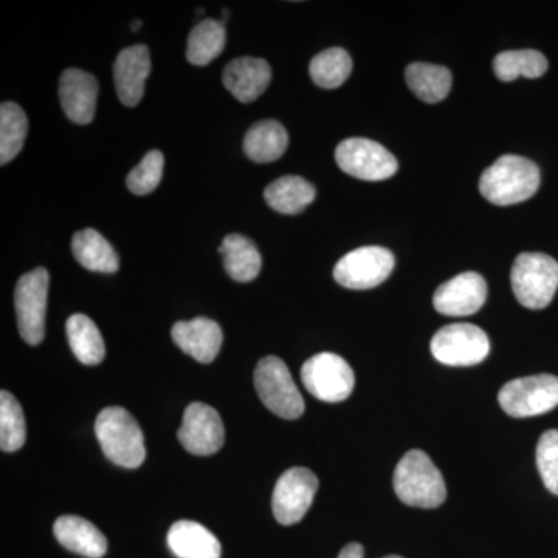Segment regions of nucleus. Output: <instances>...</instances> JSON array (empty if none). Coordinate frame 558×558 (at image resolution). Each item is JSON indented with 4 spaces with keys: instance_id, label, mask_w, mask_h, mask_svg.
Returning a JSON list of instances; mask_svg holds the SVG:
<instances>
[{
    "instance_id": "obj_3",
    "label": "nucleus",
    "mask_w": 558,
    "mask_h": 558,
    "mask_svg": "<svg viewBox=\"0 0 558 558\" xmlns=\"http://www.w3.org/2000/svg\"><path fill=\"white\" fill-rule=\"evenodd\" d=\"M95 435L102 453L113 464L137 469L145 462V436L130 411L121 407L102 410L95 422Z\"/></svg>"
},
{
    "instance_id": "obj_21",
    "label": "nucleus",
    "mask_w": 558,
    "mask_h": 558,
    "mask_svg": "<svg viewBox=\"0 0 558 558\" xmlns=\"http://www.w3.org/2000/svg\"><path fill=\"white\" fill-rule=\"evenodd\" d=\"M72 252L84 269L100 274H116L120 269L119 255L97 230L76 231L72 238Z\"/></svg>"
},
{
    "instance_id": "obj_23",
    "label": "nucleus",
    "mask_w": 558,
    "mask_h": 558,
    "mask_svg": "<svg viewBox=\"0 0 558 558\" xmlns=\"http://www.w3.org/2000/svg\"><path fill=\"white\" fill-rule=\"evenodd\" d=\"M407 84L411 92L424 102L436 105L449 97L453 76L444 65L413 62L405 70Z\"/></svg>"
},
{
    "instance_id": "obj_31",
    "label": "nucleus",
    "mask_w": 558,
    "mask_h": 558,
    "mask_svg": "<svg viewBox=\"0 0 558 558\" xmlns=\"http://www.w3.org/2000/svg\"><path fill=\"white\" fill-rule=\"evenodd\" d=\"M27 439L24 411L11 392H0V449L13 453L24 447Z\"/></svg>"
},
{
    "instance_id": "obj_18",
    "label": "nucleus",
    "mask_w": 558,
    "mask_h": 558,
    "mask_svg": "<svg viewBox=\"0 0 558 558\" xmlns=\"http://www.w3.org/2000/svg\"><path fill=\"white\" fill-rule=\"evenodd\" d=\"M271 69L269 62L260 58L242 57L230 61L223 70L222 81L227 90L238 101L252 102L269 87Z\"/></svg>"
},
{
    "instance_id": "obj_15",
    "label": "nucleus",
    "mask_w": 558,
    "mask_h": 558,
    "mask_svg": "<svg viewBox=\"0 0 558 558\" xmlns=\"http://www.w3.org/2000/svg\"><path fill=\"white\" fill-rule=\"evenodd\" d=\"M150 73L149 49L143 44L121 50L113 64L117 95L128 108H135L145 94Z\"/></svg>"
},
{
    "instance_id": "obj_5",
    "label": "nucleus",
    "mask_w": 558,
    "mask_h": 558,
    "mask_svg": "<svg viewBox=\"0 0 558 558\" xmlns=\"http://www.w3.org/2000/svg\"><path fill=\"white\" fill-rule=\"evenodd\" d=\"M255 388L264 407L278 417L295 421L303 416L306 410L303 396L281 359L267 355L259 360L255 369Z\"/></svg>"
},
{
    "instance_id": "obj_25",
    "label": "nucleus",
    "mask_w": 558,
    "mask_h": 558,
    "mask_svg": "<svg viewBox=\"0 0 558 558\" xmlns=\"http://www.w3.org/2000/svg\"><path fill=\"white\" fill-rule=\"evenodd\" d=\"M227 274L238 282H250L258 277L263 259L256 245L242 234H229L219 247Z\"/></svg>"
},
{
    "instance_id": "obj_34",
    "label": "nucleus",
    "mask_w": 558,
    "mask_h": 558,
    "mask_svg": "<svg viewBox=\"0 0 558 558\" xmlns=\"http://www.w3.org/2000/svg\"><path fill=\"white\" fill-rule=\"evenodd\" d=\"M365 557V549L360 543H349L340 550L339 558H363Z\"/></svg>"
},
{
    "instance_id": "obj_1",
    "label": "nucleus",
    "mask_w": 558,
    "mask_h": 558,
    "mask_svg": "<svg viewBox=\"0 0 558 558\" xmlns=\"http://www.w3.org/2000/svg\"><path fill=\"white\" fill-rule=\"evenodd\" d=\"M542 175L534 161L520 156H502L483 172L480 193L498 207L531 199L539 189Z\"/></svg>"
},
{
    "instance_id": "obj_14",
    "label": "nucleus",
    "mask_w": 558,
    "mask_h": 558,
    "mask_svg": "<svg viewBox=\"0 0 558 558\" xmlns=\"http://www.w3.org/2000/svg\"><path fill=\"white\" fill-rule=\"evenodd\" d=\"M487 300V282L476 271H465L444 282L433 296L439 314L447 317H469L476 314Z\"/></svg>"
},
{
    "instance_id": "obj_27",
    "label": "nucleus",
    "mask_w": 558,
    "mask_h": 558,
    "mask_svg": "<svg viewBox=\"0 0 558 558\" xmlns=\"http://www.w3.org/2000/svg\"><path fill=\"white\" fill-rule=\"evenodd\" d=\"M226 40L227 32L223 22L202 21L190 33L186 60L193 65L204 68L222 53Z\"/></svg>"
},
{
    "instance_id": "obj_8",
    "label": "nucleus",
    "mask_w": 558,
    "mask_h": 558,
    "mask_svg": "<svg viewBox=\"0 0 558 558\" xmlns=\"http://www.w3.org/2000/svg\"><path fill=\"white\" fill-rule=\"evenodd\" d=\"M49 271L44 267L28 271L20 278L14 292L17 328L22 339L36 347L46 336L47 295H49Z\"/></svg>"
},
{
    "instance_id": "obj_11",
    "label": "nucleus",
    "mask_w": 558,
    "mask_h": 558,
    "mask_svg": "<svg viewBox=\"0 0 558 558\" xmlns=\"http://www.w3.org/2000/svg\"><path fill=\"white\" fill-rule=\"evenodd\" d=\"M340 170L360 180L380 182L398 172V160L380 143L368 138L343 140L336 149Z\"/></svg>"
},
{
    "instance_id": "obj_24",
    "label": "nucleus",
    "mask_w": 558,
    "mask_h": 558,
    "mask_svg": "<svg viewBox=\"0 0 558 558\" xmlns=\"http://www.w3.org/2000/svg\"><path fill=\"white\" fill-rule=\"evenodd\" d=\"M315 196V186L299 175L277 179L264 191L267 205L281 215H299L314 202Z\"/></svg>"
},
{
    "instance_id": "obj_28",
    "label": "nucleus",
    "mask_w": 558,
    "mask_h": 558,
    "mask_svg": "<svg viewBox=\"0 0 558 558\" xmlns=\"http://www.w3.org/2000/svg\"><path fill=\"white\" fill-rule=\"evenodd\" d=\"M548 60L537 50L501 51L495 57L494 72L498 80L510 83L520 76L535 80L548 72Z\"/></svg>"
},
{
    "instance_id": "obj_36",
    "label": "nucleus",
    "mask_w": 558,
    "mask_h": 558,
    "mask_svg": "<svg viewBox=\"0 0 558 558\" xmlns=\"http://www.w3.org/2000/svg\"><path fill=\"white\" fill-rule=\"evenodd\" d=\"M384 558H403V557H400V556H387V557H384Z\"/></svg>"
},
{
    "instance_id": "obj_17",
    "label": "nucleus",
    "mask_w": 558,
    "mask_h": 558,
    "mask_svg": "<svg viewBox=\"0 0 558 558\" xmlns=\"http://www.w3.org/2000/svg\"><path fill=\"white\" fill-rule=\"evenodd\" d=\"M171 337L185 354L201 363H211L218 357L223 340L218 323L204 317L175 323Z\"/></svg>"
},
{
    "instance_id": "obj_20",
    "label": "nucleus",
    "mask_w": 558,
    "mask_h": 558,
    "mask_svg": "<svg viewBox=\"0 0 558 558\" xmlns=\"http://www.w3.org/2000/svg\"><path fill=\"white\" fill-rule=\"evenodd\" d=\"M168 546L179 558H220L219 539L196 521L180 520L172 524Z\"/></svg>"
},
{
    "instance_id": "obj_26",
    "label": "nucleus",
    "mask_w": 558,
    "mask_h": 558,
    "mask_svg": "<svg viewBox=\"0 0 558 558\" xmlns=\"http://www.w3.org/2000/svg\"><path fill=\"white\" fill-rule=\"evenodd\" d=\"M73 354L83 365H100L106 355L105 340L98 326L87 315L73 314L65 323Z\"/></svg>"
},
{
    "instance_id": "obj_19",
    "label": "nucleus",
    "mask_w": 558,
    "mask_h": 558,
    "mask_svg": "<svg viewBox=\"0 0 558 558\" xmlns=\"http://www.w3.org/2000/svg\"><path fill=\"white\" fill-rule=\"evenodd\" d=\"M53 534L65 549L87 558H101L108 553V538L90 521L76 515L60 517Z\"/></svg>"
},
{
    "instance_id": "obj_30",
    "label": "nucleus",
    "mask_w": 558,
    "mask_h": 558,
    "mask_svg": "<svg viewBox=\"0 0 558 558\" xmlns=\"http://www.w3.org/2000/svg\"><path fill=\"white\" fill-rule=\"evenodd\" d=\"M311 78L323 89H337L352 72V58L347 50L332 47L318 53L310 65Z\"/></svg>"
},
{
    "instance_id": "obj_6",
    "label": "nucleus",
    "mask_w": 558,
    "mask_h": 558,
    "mask_svg": "<svg viewBox=\"0 0 558 558\" xmlns=\"http://www.w3.org/2000/svg\"><path fill=\"white\" fill-rule=\"evenodd\" d=\"M498 402L510 417L524 418L549 413L558 407V377L538 374L510 380L499 391Z\"/></svg>"
},
{
    "instance_id": "obj_32",
    "label": "nucleus",
    "mask_w": 558,
    "mask_h": 558,
    "mask_svg": "<svg viewBox=\"0 0 558 558\" xmlns=\"http://www.w3.org/2000/svg\"><path fill=\"white\" fill-rule=\"evenodd\" d=\"M165 157L160 150H149L142 161L130 172L126 183L131 193L146 196L159 186L163 175Z\"/></svg>"
},
{
    "instance_id": "obj_9",
    "label": "nucleus",
    "mask_w": 558,
    "mask_h": 558,
    "mask_svg": "<svg viewBox=\"0 0 558 558\" xmlns=\"http://www.w3.org/2000/svg\"><path fill=\"white\" fill-rule=\"evenodd\" d=\"M433 357L447 366H473L487 359L490 340L478 326L454 323L444 326L429 343Z\"/></svg>"
},
{
    "instance_id": "obj_12",
    "label": "nucleus",
    "mask_w": 558,
    "mask_h": 558,
    "mask_svg": "<svg viewBox=\"0 0 558 558\" xmlns=\"http://www.w3.org/2000/svg\"><path fill=\"white\" fill-rule=\"evenodd\" d=\"M318 478L306 468H292L279 476L271 497L275 519L292 526L304 519L318 492Z\"/></svg>"
},
{
    "instance_id": "obj_2",
    "label": "nucleus",
    "mask_w": 558,
    "mask_h": 558,
    "mask_svg": "<svg viewBox=\"0 0 558 558\" xmlns=\"http://www.w3.org/2000/svg\"><path fill=\"white\" fill-rule=\"evenodd\" d=\"M396 495L411 508L436 509L447 498L446 481L435 462L422 450H411L395 470Z\"/></svg>"
},
{
    "instance_id": "obj_4",
    "label": "nucleus",
    "mask_w": 558,
    "mask_h": 558,
    "mask_svg": "<svg viewBox=\"0 0 558 558\" xmlns=\"http://www.w3.org/2000/svg\"><path fill=\"white\" fill-rule=\"evenodd\" d=\"M513 295L527 310H545L558 289V263L545 253H521L510 274Z\"/></svg>"
},
{
    "instance_id": "obj_33",
    "label": "nucleus",
    "mask_w": 558,
    "mask_h": 558,
    "mask_svg": "<svg viewBox=\"0 0 558 558\" xmlns=\"http://www.w3.org/2000/svg\"><path fill=\"white\" fill-rule=\"evenodd\" d=\"M537 468L546 488L558 495V429H549L539 438Z\"/></svg>"
},
{
    "instance_id": "obj_35",
    "label": "nucleus",
    "mask_w": 558,
    "mask_h": 558,
    "mask_svg": "<svg viewBox=\"0 0 558 558\" xmlns=\"http://www.w3.org/2000/svg\"><path fill=\"white\" fill-rule=\"evenodd\" d=\"M131 27H132V31L137 32V31H138V28H140V27H142V22H140V21H134V22H132Z\"/></svg>"
},
{
    "instance_id": "obj_29",
    "label": "nucleus",
    "mask_w": 558,
    "mask_h": 558,
    "mask_svg": "<svg viewBox=\"0 0 558 558\" xmlns=\"http://www.w3.org/2000/svg\"><path fill=\"white\" fill-rule=\"evenodd\" d=\"M28 132V120L16 102L0 106V163L7 165L21 153Z\"/></svg>"
},
{
    "instance_id": "obj_13",
    "label": "nucleus",
    "mask_w": 558,
    "mask_h": 558,
    "mask_svg": "<svg viewBox=\"0 0 558 558\" xmlns=\"http://www.w3.org/2000/svg\"><path fill=\"white\" fill-rule=\"evenodd\" d=\"M179 440L183 449L196 457H211L222 449L226 428L218 411L207 403L194 402L183 413Z\"/></svg>"
},
{
    "instance_id": "obj_7",
    "label": "nucleus",
    "mask_w": 558,
    "mask_h": 558,
    "mask_svg": "<svg viewBox=\"0 0 558 558\" xmlns=\"http://www.w3.org/2000/svg\"><path fill=\"white\" fill-rule=\"evenodd\" d=\"M301 380L314 398L339 403L352 395L355 387L354 371L340 355L322 352L304 363Z\"/></svg>"
},
{
    "instance_id": "obj_16",
    "label": "nucleus",
    "mask_w": 558,
    "mask_h": 558,
    "mask_svg": "<svg viewBox=\"0 0 558 558\" xmlns=\"http://www.w3.org/2000/svg\"><path fill=\"white\" fill-rule=\"evenodd\" d=\"M98 81L81 69H68L60 80V100L70 121L89 124L97 106Z\"/></svg>"
},
{
    "instance_id": "obj_10",
    "label": "nucleus",
    "mask_w": 558,
    "mask_h": 558,
    "mask_svg": "<svg viewBox=\"0 0 558 558\" xmlns=\"http://www.w3.org/2000/svg\"><path fill=\"white\" fill-rule=\"evenodd\" d=\"M395 255L379 245L352 250L333 267V278L343 288L366 290L387 281L395 270Z\"/></svg>"
},
{
    "instance_id": "obj_22",
    "label": "nucleus",
    "mask_w": 558,
    "mask_h": 558,
    "mask_svg": "<svg viewBox=\"0 0 558 558\" xmlns=\"http://www.w3.org/2000/svg\"><path fill=\"white\" fill-rule=\"evenodd\" d=\"M288 145V131L277 120H264L253 124L244 138L245 154L256 163H270L281 159Z\"/></svg>"
}]
</instances>
